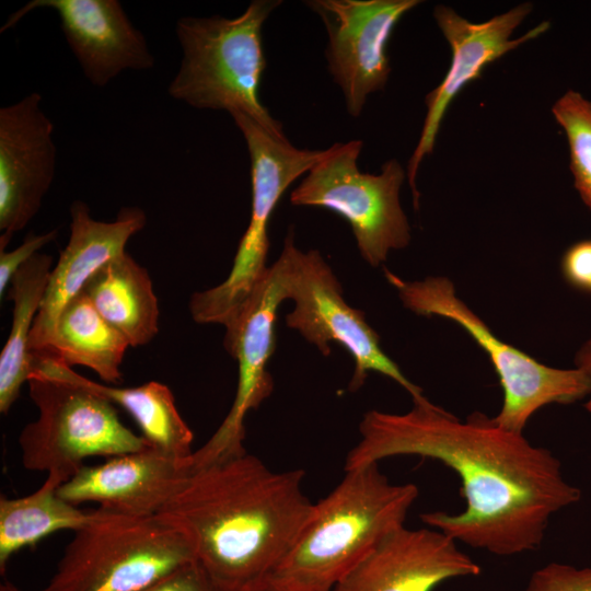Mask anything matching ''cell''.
Here are the masks:
<instances>
[{
  "label": "cell",
  "instance_id": "obj_26",
  "mask_svg": "<svg viewBox=\"0 0 591 591\" xmlns=\"http://www.w3.org/2000/svg\"><path fill=\"white\" fill-rule=\"evenodd\" d=\"M58 230H50L42 234L28 233L24 241L12 251H0V297L3 298L11 279L16 271L33 256L39 253L45 245L53 242Z\"/></svg>",
  "mask_w": 591,
  "mask_h": 591
},
{
  "label": "cell",
  "instance_id": "obj_27",
  "mask_svg": "<svg viewBox=\"0 0 591 591\" xmlns=\"http://www.w3.org/2000/svg\"><path fill=\"white\" fill-rule=\"evenodd\" d=\"M141 591H230L218 584L197 561L189 563Z\"/></svg>",
  "mask_w": 591,
  "mask_h": 591
},
{
  "label": "cell",
  "instance_id": "obj_17",
  "mask_svg": "<svg viewBox=\"0 0 591 591\" xmlns=\"http://www.w3.org/2000/svg\"><path fill=\"white\" fill-rule=\"evenodd\" d=\"M480 566L433 528L405 525L383 540L332 591H432L444 581L476 577Z\"/></svg>",
  "mask_w": 591,
  "mask_h": 591
},
{
  "label": "cell",
  "instance_id": "obj_6",
  "mask_svg": "<svg viewBox=\"0 0 591 591\" xmlns=\"http://www.w3.org/2000/svg\"><path fill=\"white\" fill-rule=\"evenodd\" d=\"M230 115L248 150L251 218L228 277L218 286L194 293L189 300V311L196 323L224 326L237 315L268 271V225L281 196L323 154V150L298 149L287 138L273 136L242 112Z\"/></svg>",
  "mask_w": 591,
  "mask_h": 591
},
{
  "label": "cell",
  "instance_id": "obj_28",
  "mask_svg": "<svg viewBox=\"0 0 591 591\" xmlns=\"http://www.w3.org/2000/svg\"><path fill=\"white\" fill-rule=\"evenodd\" d=\"M561 273L569 285L591 293V240L579 241L561 258Z\"/></svg>",
  "mask_w": 591,
  "mask_h": 591
},
{
  "label": "cell",
  "instance_id": "obj_18",
  "mask_svg": "<svg viewBox=\"0 0 591 591\" xmlns=\"http://www.w3.org/2000/svg\"><path fill=\"white\" fill-rule=\"evenodd\" d=\"M189 471V457L178 459L148 447L100 465H83L57 491L76 506L95 502L120 515L152 517L169 502Z\"/></svg>",
  "mask_w": 591,
  "mask_h": 591
},
{
  "label": "cell",
  "instance_id": "obj_25",
  "mask_svg": "<svg viewBox=\"0 0 591 591\" xmlns=\"http://www.w3.org/2000/svg\"><path fill=\"white\" fill-rule=\"evenodd\" d=\"M524 591H591V567L549 563L532 573Z\"/></svg>",
  "mask_w": 591,
  "mask_h": 591
},
{
  "label": "cell",
  "instance_id": "obj_31",
  "mask_svg": "<svg viewBox=\"0 0 591 591\" xmlns=\"http://www.w3.org/2000/svg\"><path fill=\"white\" fill-rule=\"evenodd\" d=\"M0 591H22L15 584L5 581L0 586Z\"/></svg>",
  "mask_w": 591,
  "mask_h": 591
},
{
  "label": "cell",
  "instance_id": "obj_13",
  "mask_svg": "<svg viewBox=\"0 0 591 591\" xmlns=\"http://www.w3.org/2000/svg\"><path fill=\"white\" fill-rule=\"evenodd\" d=\"M532 3L524 2L485 22H471L452 8L439 4L433 16L451 48V62L443 80L425 97L427 107L418 143L408 161L407 177L414 206H419L416 185L418 169L424 158L431 154L442 119L456 95L471 82L482 77L484 69L522 44L544 34L551 26L544 21L524 35L511 39L513 31L531 13Z\"/></svg>",
  "mask_w": 591,
  "mask_h": 591
},
{
  "label": "cell",
  "instance_id": "obj_12",
  "mask_svg": "<svg viewBox=\"0 0 591 591\" xmlns=\"http://www.w3.org/2000/svg\"><path fill=\"white\" fill-rule=\"evenodd\" d=\"M419 0H310L328 36L327 68L340 88L346 109L357 118L371 93L387 83V43L401 19Z\"/></svg>",
  "mask_w": 591,
  "mask_h": 591
},
{
  "label": "cell",
  "instance_id": "obj_2",
  "mask_svg": "<svg viewBox=\"0 0 591 591\" xmlns=\"http://www.w3.org/2000/svg\"><path fill=\"white\" fill-rule=\"evenodd\" d=\"M302 470L277 472L247 452L190 467L155 514L179 530L196 560L230 591L269 576L292 548L313 505Z\"/></svg>",
  "mask_w": 591,
  "mask_h": 591
},
{
  "label": "cell",
  "instance_id": "obj_4",
  "mask_svg": "<svg viewBox=\"0 0 591 591\" xmlns=\"http://www.w3.org/2000/svg\"><path fill=\"white\" fill-rule=\"evenodd\" d=\"M279 0H254L233 19L181 18L175 33L183 50L169 95L197 109L242 112L277 138L281 124L262 104L266 68L262 30Z\"/></svg>",
  "mask_w": 591,
  "mask_h": 591
},
{
  "label": "cell",
  "instance_id": "obj_14",
  "mask_svg": "<svg viewBox=\"0 0 591 591\" xmlns=\"http://www.w3.org/2000/svg\"><path fill=\"white\" fill-rule=\"evenodd\" d=\"M54 124L32 92L0 108V251L37 215L55 177Z\"/></svg>",
  "mask_w": 591,
  "mask_h": 591
},
{
  "label": "cell",
  "instance_id": "obj_9",
  "mask_svg": "<svg viewBox=\"0 0 591 591\" xmlns=\"http://www.w3.org/2000/svg\"><path fill=\"white\" fill-rule=\"evenodd\" d=\"M27 383L38 416L19 436L24 468L69 479L86 457H114L150 447L121 422L105 397L56 379L31 376Z\"/></svg>",
  "mask_w": 591,
  "mask_h": 591
},
{
  "label": "cell",
  "instance_id": "obj_5",
  "mask_svg": "<svg viewBox=\"0 0 591 591\" xmlns=\"http://www.w3.org/2000/svg\"><path fill=\"white\" fill-rule=\"evenodd\" d=\"M74 533L38 591H141L196 560L187 537L158 515L101 509L96 520Z\"/></svg>",
  "mask_w": 591,
  "mask_h": 591
},
{
  "label": "cell",
  "instance_id": "obj_30",
  "mask_svg": "<svg viewBox=\"0 0 591 591\" xmlns=\"http://www.w3.org/2000/svg\"><path fill=\"white\" fill-rule=\"evenodd\" d=\"M241 591H298L279 586L269 577L262 578Z\"/></svg>",
  "mask_w": 591,
  "mask_h": 591
},
{
  "label": "cell",
  "instance_id": "obj_15",
  "mask_svg": "<svg viewBox=\"0 0 591 591\" xmlns=\"http://www.w3.org/2000/svg\"><path fill=\"white\" fill-rule=\"evenodd\" d=\"M42 8L58 14L66 42L91 84L102 88L125 70L154 67L146 37L117 0H32L12 13L0 32Z\"/></svg>",
  "mask_w": 591,
  "mask_h": 591
},
{
  "label": "cell",
  "instance_id": "obj_19",
  "mask_svg": "<svg viewBox=\"0 0 591 591\" xmlns=\"http://www.w3.org/2000/svg\"><path fill=\"white\" fill-rule=\"evenodd\" d=\"M31 356V376L67 381L101 395L132 417L141 436L153 449L178 459L193 454V431L181 416L174 395L165 384L150 381L135 387H120L96 383L49 357Z\"/></svg>",
  "mask_w": 591,
  "mask_h": 591
},
{
  "label": "cell",
  "instance_id": "obj_7",
  "mask_svg": "<svg viewBox=\"0 0 591 591\" xmlns=\"http://www.w3.org/2000/svg\"><path fill=\"white\" fill-rule=\"evenodd\" d=\"M403 304L418 315H438L462 326L486 351L498 375L503 402L496 422L510 431L523 430L540 408L571 404L591 393V376L580 368L557 369L502 341L462 300L445 277L406 281L384 268Z\"/></svg>",
  "mask_w": 591,
  "mask_h": 591
},
{
  "label": "cell",
  "instance_id": "obj_24",
  "mask_svg": "<svg viewBox=\"0 0 591 591\" xmlns=\"http://www.w3.org/2000/svg\"><path fill=\"white\" fill-rule=\"evenodd\" d=\"M552 114L568 141L575 188L591 210V101L568 90L554 103Z\"/></svg>",
  "mask_w": 591,
  "mask_h": 591
},
{
  "label": "cell",
  "instance_id": "obj_16",
  "mask_svg": "<svg viewBox=\"0 0 591 591\" xmlns=\"http://www.w3.org/2000/svg\"><path fill=\"white\" fill-rule=\"evenodd\" d=\"M70 216V237L51 269L31 334V355L47 348L63 308L97 270L126 253L129 239L147 223V216L139 207H123L111 222L95 220L81 200L71 205Z\"/></svg>",
  "mask_w": 591,
  "mask_h": 591
},
{
  "label": "cell",
  "instance_id": "obj_3",
  "mask_svg": "<svg viewBox=\"0 0 591 591\" xmlns=\"http://www.w3.org/2000/svg\"><path fill=\"white\" fill-rule=\"evenodd\" d=\"M419 495L393 484L379 464L345 470L312 512L292 548L267 577L298 591H332L383 540L405 524Z\"/></svg>",
  "mask_w": 591,
  "mask_h": 591
},
{
  "label": "cell",
  "instance_id": "obj_8",
  "mask_svg": "<svg viewBox=\"0 0 591 591\" xmlns=\"http://www.w3.org/2000/svg\"><path fill=\"white\" fill-rule=\"evenodd\" d=\"M363 142L350 140L323 150L320 160L290 193L294 206L331 210L351 227L362 258L372 267L386 260L391 250L410 242V228L399 202L405 170L386 161L379 174L358 167Z\"/></svg>",
  "mask_w": 591,
  "mask_h": 591
},
{
  "label": "cell",
  "instance_id": "obj_29",
  "mask_svg": "<svg viewBox=\"0 0 591 591\" xmlns=\"http://www.w3.org/2000/svg\"><path fill=\"white\" fill-rule=\"evenodd\" d=\"M576 364L577 368L582 369L591 376V338L588 339L582 347L578 350L576 355ZM584 407L588 412L591 413V397L584 404Z\"/></svg>",
  "mask_w": 591,
  "mask_h": 591
},
{
  "label": "cell",
  "instance_id": "obj_1",
  "mask_svg": "<svg viewBox=\"0 0 591 591\" xmlns=\"http://www.w3.org/2000/svg\"><path fill=\"white\" fill-rule=\"evenodd\" d=\"M413 403L404 414L367 412L345 470L398 455L431 459L451 468L461 480L465 508L455 514L422 513L428 526L470 547L514 556L538 549L551 518L581 499L553 452L523 433L480 412L462 421L427 398Z\"/></svg>",
  "mask_w": 591,
  "mask_h": 591
},
{
  "label": "cell",
  "instance_id": "obj_23",
  "mask_svg": "<svg viewBox=\"0 0 591 591\" xmlns=\"http://www.w3.org/2000/svg\"><path fill=\"white\" fill-rule=\"evenodd\" d=\"M53 256L37 253L13 276L7 299L13 302L11 329L0 354V412L7 414L32 373L30 339L53 269Z\"/></svg>",
  "mask_w": 591,
  "mask_h": 591
},
{
  "label": "cell",
  "instance_id": "obj_10",
  "mask_svg": "<svg viewBox=\"0 0 591 591\" xmlns=\"http://www.w3.org/2000/svg\"><path fill=\"white\" fill-rule=\"evenodd\" d=\"M281 253L287 260L288 299L294 302V309L286 316L287 325L298 331L323 356L331 354L332 343L348 351L355 363L349 390L360 389L373 371L403 386L413 402L424 399L421 389L409 381L382 350L380 337L368 324L364 313L345 301L341 286L321 253L300 251L291 231Z\"/></svg>",
  "mask_w": 591,
  "mask_h": 591
},
{
  "label": "cell",
  "instance_id": "obj_21",
  "mask_svg": "<svg viewBox=\"0 0 591 591\" xmlns=\"http://www.w3.org/2000/svg\"><path fill=\"white\" fill-rule=\"evenodd\" d=\"M129 347L81 291L61 311L47 348L36 355L69 368L86 367L111 385L123 380L120 366Z\"/></svg>",
  "mask_w": 591,
  "mask_h": 591
},
{
  "label": "cell",
  "instance_id": "obj_22",
  "mask_svg": "<svg viewBox=\"0 0 591 591\" xmlns=\"http://www.w3.org/2000/svg\"><path fill=\"white\" fill-rule=\"evenodd\" d=\"M67 480L61 474L48 473L34 493L18 498H0L1 573L10 558L22 548L61 530L77 532L99 518L100 508L83 511L58 495V488Z\"/></svg>",
  "mask_w": 591,
  "mask_h": 591
},
{
  "label": "cell",
  "instance_id": "obj_11",
  "mask_svg": "<svg viewBox=\"0 0 591 591\" xmlns=\"http://www.w3.org/2000/svg\"><path fill=\"white\" fill-rule=\"evenodd\" d=\"M288 299L287 260L281 253L251 298L225 326L224 348L237 361V387L230 412L210 439L189 456L190 467L245 453L244 420L273 391L267 370L275 350L278 309Z\"/></svg>",
  "mask_w": 591,
  "mask_h": 591
},
{
  "label": "cell",
  "instance_id": "obj_20",
  "mask_svg": "<svg viewBox=\"0 0 591 591\" xmlns=\"http://www.w3.org/2000/svg\"><path fill=\"white\" fill-rule=\"evenodd\" d=\"M82 292L130 347L151 341L159 331V304L151 278L127 252L106 263Z\"/></svg>",
  "mask_w": 591,
  "mask_h": 591
}]
</instances>
